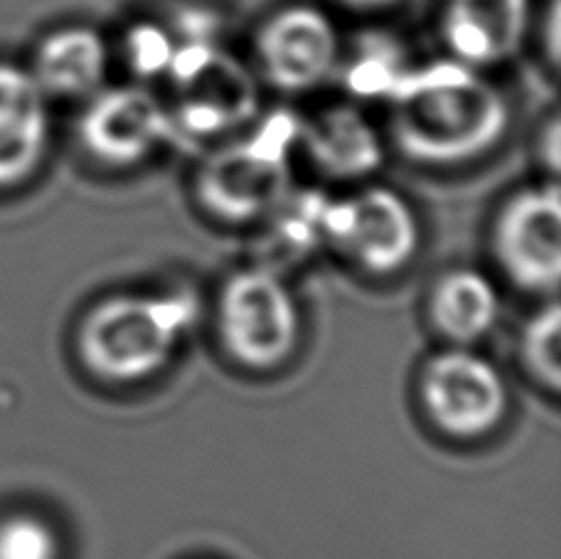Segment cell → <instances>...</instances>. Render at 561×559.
Listing matches in <instances>:
<instances>
[{
  "label": "cell",
  "instance_id": "4",
  "mask_svg": "<svg viewBox=\"0 0 561 559\" xmlns=\"http://www.w3.org/2000/svg\"><path fill=\"white\" fill-rule=\"evenodd\" d=\"M175 43L168 77L175 89V109H170V116L180 138H213L256 114L259 89L244 65L222 53L215 39Z\"/></svg>",
  "mask_w": 561,
  "mask_h": 559
},
{
  "label": "cell",
  "instance_id": "18",
  "mask_svg": "<svg viewBox=\"0 0 561 559\" xmlns=\"http://www.w3.org/2000/svg\"><path fill=\"white\" fill-rule=\"evenodd\" d=\"M53 531L35 517H13L0 525V559H55Z\"/></svg>",
  "mask_w": 561,
  "mask_h": 559
},
{
  "label": "cell",
  "instance_id": "5",
  "mask_svg": "<svg viewBox=\"0 0 561 559\" xmlns=\"http://www.w3.org/2000/svg\"><path fill=\"white\" fill-rule=\"evenodd\" d=\"M325 242L373 272H394L414 256L419 223L402 197L367 187L345 199H328Z\"/></svg>",
  "mask_w": 561,
  "mask_h": 559
},
{
  "label": "cell",
  "instance_id": "19",
  "mask_svg": "<svg viewBox=\"0 0 561 559\" xmlns=\"http://www.w3.org/2000/svg\"><path fill=\"white\" fill-rule=\"evenodd\" d=\"M527 357L535 370L542 375L549 385H559L561 377V316L552 306L537 321L529 326L527 333Z\"/></svg>",
  "mask_w": 561,
  "mask_h": 559
},
{
  "label": "cell",
  "instance_id": "12",
  "mask_svg": "<svg viewBox=\"0 0 561 559\" xmlns=\"http://www.w3.org/2000/svg\"><path fill=\"white\" fill-rule=\"evenodd\" d=\"M47 99L30 69L0 62V187L23 183L45 158Z\"/></svg>",
  "mask_w": 561,
  "mask_h": 559
},
{
  "label": "cell",
  "instance_id": "16",
  "mask_svg": "<svg viewBox=\"0 0 561 559\" xmlns=\"http://www.w3.org/2000/svg\"><path fill=\"white\" fill-rule=\"evenodd\" d=\"M409 72V65L397 43L385 37L367 39L359 45L357 55L350 59L345 82L359 99H387Z\"/></svg>",
  "mask_w": 561,
  "mask_h": 559
},
{
  "label": "cell",
  "instance_id": "10",
  "mask_svg": "<svg viewBox=\"0 0 561 559\" xmlns=\"http://www.w3.org/2000/svg\"><path fill=\"white\" fill-rule=\"evenodd\" d=\"M497 252L515 282L557 288L561 272V203L557 185L513 197L497 225Z\"/></svg>",
  "mask_w": 561,
  "mask_h": 559
},
{
  "label": "cell",
  "instance_id": "14",
  "mask_svg": "<svg viewBox=\"0 0 561 559\" xmlns=\"http://www.w3.org/2000/svg\"><path fill=\"white\" fill-rule=\"evenodd\" d=\"M108 72V47L92 27L55 30L39 43L30 75L47 96L79 99L102 92Z\"/></svg>",
  "mask_w": 561,
  "mask_h": 559
},
{
  "label": "cell",
  "instance_id": "1",
  "mask_svg": "<svg viewBox=\"0 0 561 559\" xmlns=\"http://www.w3.org/2000/svg\"><path fill=\"white\" fill-rule=\"evenodd\" d=\"M387 109L394 146L426 166L476 161L497 146L510 124L503 92L456 59L409 67Z\"/></svg>",
  "mask_w": 561,
  "mask_h": 559
},
{
  "label": "cell",
  "instance_id": "2",
  "mask_svg": "<svg viewBox=\"0 0 561 559\" xmlns=\"http://www.w3.org/2000/svg\"><path fill=\"white\" fill-rule=\"evenodd\" d=\"M193 321L195 301L187 296L114 298L89 316L82 353L104 377H146L168 363Z\"/></svg>",
  "mask_w": 561,
  "mask_h": 559
},
{
  "label": "cell",
  "instance_id": "8",
  "mask_svg": "<svg viewBox=\"0 0 561 559\" xmlns=\"http://www.w3.org/2000/svg\"><path fill=\"white\" fill-rule=\"evenodd\" d=\"M264 79L280 92H308L323 84L340 62V35L328 13L290 5L264 23L256 37Z\"/></svg>",
  "mask_w": 561,
  "mask_h": 559
},
{
  "label": "cell",
  "instance_id": "9",
  "mask_svg": "<svg viewBox=\"0 0 561 559\" xmlns=\"http://www.w3.org/2000/svg\"><path fill=\"white\" fill-rule=\"evenodd\" d=\"M424 399L436 424L456 436H478L505 414L503 377L483 357L463 351L438 355L426 367Z\"/></svg>",
  "mask_w": 561,
  "mask_h": 559
},
{
  "label": "cell",
  "instance_id": "17",
  "mask_svg": "<svg viewBox=\"0 0 561 559\" xmlns=\"http://www.w3.org/2000/svg\"><path fill=\"white\" fill-rule=\"evenodd\" d=\"M175 37L168 27L158 23H138L126 35L124 53L126 62L138 77L153 79L160 75H168L170 65L175 57Z\"/></svg>",
  "mask_w": 561,
  "mask_h": 559
},
{
  "label": "cell",
  "instance_id": "13",
  "mask_svg": "<svg viewBox=\"0 0 561 559\" xmlns=\"http://www.w3.org/2000/svg\"><path fill=\"white\" fill-rule=\"evenodd\" d=\"M298 144L306 146L320 171L355 181L382 166V138L357 106L337 104L300 124Z\"/></svg>",
  "mask_w": 561,
  "mask_h": 559
},
{
  "label": "cell",
  "instance_id": "6",
  "mask_svg": "<svg viewBox=\"0 0 561 559\" xmlns=\"http://www.w3.org/2000/svg\"><path fill=\"white\" fill-rule=\"evenodd\" d=\"M222 333L239 361L278 365L298 341V308L272 272L254 269L234 276L222 296Z\"/></svg>",
  "mask_w": 561,
  "mask_h": 559
},
{
  "label": "cell",
  "instance_id": "20",
  "mask_svg": "<svg viewBox=\"0 0 561 559\" xmlns=\"http://www.w3.org/2000/svg\"><path fill=\"white\" fill-rule=\"evenodd\" d=\"M340 3L353 10H382V8L394 5L397 0H340Z\"/></svg>",
  "mask_w": 561,
  "mask_h": 559
},
{
  "label": "cell",
  "instance_id": "11",
  "mask_svg": "<svg viewBox=\"0 0 561 559\" xmlns=\"http://www.w3.org/2000/svg\"><path fill=\"white\" fill-rule=\"evenodd\" d=\"M527 25L529 0H446L440 15L450 59L480 72L515 57Z\"/></svg>",
  "mask_w": 561,
  "mask_h": 559
},
{
  "label": "cell",
  "instance_id": "7",
  "mask_svg": "<svg viewBox=\"0 0 561 559\" xmlns=\"http://www.w3.org/2000/svg\"><path fill=\"white\" fill-rule=\"evenodd\" d=\"M82 146L106 166H136L158 146L180 141L170 109L146 89L96 92L79 122Z\"/></svg>",
  "mask_w": 561,
  "mask_h": 559
},
{
  "label": "cell",
  "instance_id": "15",
  "mask_svg": "<svg viewBox=\"0 0 561 559\" xmlns=\"http://www.w3.org/2000/svg\"><path fill=\"white\" fill-rule=\"evenodd\" d=\"M500 313L495 286L476 272H456L438 286L434 316L456 341H476L493 328Z\"/></svg>",
  "mask_w": 561,
  "mask_h": 559
},
{
  "label": "cell",
  "instance_id": "3",
  "mask_svg": "<svg viewBox=\"0 0 561 559\" xmlns=\"http://www.w3.org/2000/svg\"><path fill=\"white\" fill-rule=\"evenodd\" d=\"M298 138V118L276 114L244 141L219 148L199 168L203 203L227 219H252L278 207L288 187V153Z\"/></svg>",
  "mask_w": 561,
  "mask_h": 559
}]
</instances>
